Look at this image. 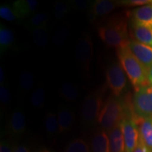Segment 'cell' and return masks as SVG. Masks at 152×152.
Returning <instances> with one entry per match:
<instances>
[{
    "instance_id": "28",
    "label": "cell",
    "mask_w": 152,
    "mask_h": 152,
    "mask_svg": "<svg viewBox=\"0 0 152 152\" xmlns=\"http://www.w3.org/2000/svg\"><path fill=\"white\" fill-rule=\"evenodd\" d=\"M65 152H90V150L86 142L79 138L70 142Z\"/></svg>"
},
{
    "instance_id": "30",
    "label": "cell",
    "mask_w": 152,
    "mask_h": 152,
    "mask_svg": "<svg viewBox=\"0 0 152 152\" xmlns=\"http://www.w3.org/2000/svg\"><path fill=\"white\" fill-rule=\"evenodd\" d=\"M72 10L84 11L90 9L92 1L87 0H73L70 1Z\"/></svg>"
},
{
    "instance_id": "35",
    "label": "cell",
    "mask_w": 152,
    "mask_h": 152,
    "mask_svg": "<svg viewBox=\"0 0 152 152\" xmlns=\"http://www.w3.org/2000/svg\"><path fill=\"white\" fill-rule=\"evenodd\" d=\"M5 83V73L4 71L2 66L0 67V85H4Z\"/></svg>"
},
{
    "instance_id": "15",
    "label": "cell",
    "mask_w": 152,
    "mask_h": 152,
    "mask_svg": "<svg viewBox=\"0 0 152 152\" xmlns=\"http://www.w3.org/2000/svg\"><path fill=\"white\" fill-rule=\"evenodd\" d=\"M12 6L18 19L21 20L35 15L38 3L35 0H18L14 1Z\"/></svg>"
},
{
    "instance_id": "7",
    "label": "cell",
    "mask_w": 152,
    "mask_h": 152,
    "mask_svg": "<svg viewBox=\"0 0 152 152\" xmlns=\"http://www.w3.org/2000/svg\"><path fill=\"white\" fill-rule=\"evenodd\" d=\"M93 56V43L90 34L84 32L80 36L75 48V57L81 67L90 73V64Z\"/></svg>"
},
{
    "instance_id": "1",
    "label": "cell",
    "mask_w": 152,
    "mask_h": 152,
    "mask_svg": "<svg viewBox=\"0 0 152 152\" xmlns=\"http://www.w3.org/2000/svg\"><path fill=\"white\" fill-rule=\"evenodd\" d=\"M100 39L108 47L120 49L128 45L127 20L121 15L116 14L104 20L98 28Z\"/></svg>"
},
{
    "instance_id": "18",
    "label": "cell",
    "mask_w": 152,
    "mask_h": 152,
    "mask_svg": "<svg viewBox=\"0 0 152 152\" xmlns=\"http://www.w3.org/2000/svg\"><path fill=\"white\" fill-rule=\"evenodd\" d=\"M92 152H109V138L104 130L99 131L92 137L91 141Z\"/></svg>"
},
{
    "instance_id": "5",
    "label": "cell",
    "mask_w": 152,
    "mask_h": 152,
    "mask_svg": "<svg viewBox=\"0 0 152 152\" xmlns=\"http://www.w3.org/2000/svg\"><path fill=\"white\" fill-rule=\"evenodd\" d=\"M134 115L141 118H152V85H147L135 90L132 99Z\"/></svg>"
},
{
    "instance_id": "26",
    "label": "cell",
    "mask_w": 152,
    "mask_h": 152,
    "mask_svg": "<svg viewBox=\"0 0 152 152\" xmlns=\"http://www.w3.org/2000/svg\"><path fill=\"white\" fill-rule=\"evenodd\" d=\"M49 23V17L45 13H38L30 17L29 20L25 24L27 29L32 30L35 28L45 27Z\"/></svg>"
},
{
    "instance_id": "36",
    "label": "cell",
    "mask_w": 152,
    "mask_h": 152,
    "mask_svg": "<svg viewBox=\"0 0 152 152\" xmlns=\"http://www.w3.org/2000/svg\"><path fill=\"white\" fill-rule=\"evenodd\" d=\"M14 152H30V150L25 146H18L15 148Z\"/></svg>"
},
{
    "instance_id": "19",
    "label": "cell",
    "mask_w": 152,
    "mask_h": 152,
    "mask_svg": "<svg viewBox=\"0 0 152 152\" xmlns=\"http://www.w3.org/2000/svg\"><path fill=\"white\" fill-rule=\"evenodd\" d=\"M59 95L63 99L68 102H73L80 97L78 87L69 81L64 82L59 87Z\"/></svg>"
},
{
    "instance_id": "29",
    "label": "cell",
    "mask_w": 152,
    "mask_h": 152,
    "mask_svg": "<svg viewBox=\"0 0 152 152\" xmlns=\"http://www.w3.org/2000/svg\"><path fill=\"white\" fill-rule=\"evenodd\" d=\"M0 16L4 20L9 22H14L19 20L13 6L9 4H1L0 6Z\"/></svg>"
},
{
    "instance_id": "22",
    "label": "cell",
    "mask_w": 152,
    "mask_h": 152,
    "mask_svg": "<svg viewBox=\"0 0 152 152\" xmlns=\"http://www.w3.org/2000/svg\"><path fill=\"white\" fill-rule=\"evenodd\" d=\"M19 85L22 92H29L33 89L35 85V76L33 72L26 70L20 73L19 77Z\"/></svg>"
},
{
    "instance_id": "2",
    "label": "cell",
    "mask_w": 152,
    "mask_h": 152,
    "mask_svg": "<svg viewBox=\"0 0 152 152\" xmlns=\"http://www.w3.org/2000/svg\"><path fill=\"white\" fill-rule=\"evenodd\" d=\"M131 113H134V111L130 110L127 103L121 98L112 96L104 102L97 123L102 130L109 133L117 125L121 123L123 118Z\"/></svg>"
},
{
    "instance_id": "20",
    "label": "cell",
    "mask_w": 152,
    "mask_h": 152,
    "mask_svg": "<svg viewBox=\"0 0 152 152\" xmlns=\"http://www.w3.org/2000/svg\"><path fill=\"white\" fill-rule=\"evenodd\" d=\"M15 36L10 28L2 23L0 24V52L1 54L12 47L14 44Z\"/></svg>"
},
{
    "instance_id": "21",
    "label": "cell",
    "mask_w": 152,
    "mask_h": 152,
    "mask_svg": "<svg viewBox=\"0 0 152 152\" xmlns=\"http://www.w3.org/2000/svg\"><path fill=\"white\" fill-rule=\"evenodd\" d=\"M32 37L37 47L45 48L49 42V33L48 27L38 28L30 30Z\"/></svg>"
},
{
    "instance_id": "24",
    "label": "cell",
    "mask_w": 152,
    "mask_h": 152,
    "mask_svg": "<svg viewBox=\"0 0 152 152\" xmlns=\"http://www.w3.org/2000/svg\"><path fill=\"white\" fill-rule=\"evenodd\" d=\"M70 34L69 26L66 25L58 26L53 33L52 41L55 46L61 47L67 41Z\"/></svg>"
},
{
    "instance_id": "11",
    "label": "cell",
    "mask_w": 152,
    "mask_h": 152,
    "mask_svg": "<svg viewBox=\"0 0 152 152\" xmlns=\"http://www.w3.org/2000/svg\"><path fill=\"white\" fill-rule=\"evenodd\" d=\"M9 132L12 136L19 137L25 133L26 121L23 112L20 109L14 110L11 114L8 122Z\"/></svg>"
},
{
    "instance_id": "27",
    "label": "cell",
    "mask_w": 152,
    "mask_h": 152,
    "mask_svg": "<svg viewBox=\"0 0 152 152\" xmlns=\"http://www.w3.org/2000/svg\"><path fill=\"white\" fill-rule=\"evenodd\" d=\"M45 90L42 85H38L34 89L31 95V104L34 107L41 109L45 105Z\"/></svg>"
},
{
    "instance_id": "33",
    "label": "cell",
    "mask_w": 152,
    "mask_h": 152,
    "mask_svg": "<svg viewBox=\"0 0 152 152\" xmlns=\"http://www.w3.org/2000/svg\"><path fill=\"white\" fill-rule=\"evenodd\" d=\"M14 149H13L11 144L7 141H3L0 144V152H14Z\"/></svg>"
},
{
    "instance_id": "9",
    "label": "cell",
    "mask_w": 152,
    "mask_h": 152,
    "mask_svg": "<svg viewBox=\"0 0 152 152\" xmlns=\"http://www.w3.org/2000/svg\"><path fill=\"white\" fill-rule=\"evenodd\" d=\"M119 6H121L119 1L96 0L92 1V5L89 9V18L93 21L99 18H104L109 16Z\"/></svg>"
},
{
    "instance_id": "13",
    "label": "cell",
    "mask_w": 152,
    "mask_h": 152,
    "mask_svg": "<svg viewBox=\"0 0 152 152\" xmlns=\"http://www.w3.org/2000/svg\"><path fill=\"white\" fill-rule=\"evenodd\" d=\"M135 121L140 133V140L152 152V118H141L135 115Z\"/></svg>"
},
{
    "instance_id": "6",
    "label": "cell",
    "mask_w": 152,
    "mask_h": 152,
    "mask_svg": "<svg viewBox=\"0 0 152 152\" xmlns=\"http://www.w3.org/2000/svg\"><path fill=\"white\" fill-rule=\"evenodd\" d=\"M106 80V87L111 90L113 96L119 97L127 85L126 74L119 62L113 61L107 66Z\"/></svg>"
},
{
    "instance_id": "12",
    "label": "cell",
    "mask_w": 152,
    "mask_h": 152,
    "mask_svg": "<svg viewBox=\"0 0 152 152\" xmlns=\"http://www.w3.org/2000/svg\"><path fill=\"white\" fill-rule=\"evenodd\" d=\"M132 23L152 28V3L137 7L130 11Z\"/></svg>"
},
{
    "instance_id": "38",
    "label": "cell",
    "mask_w": 152,
    "mask_h": 152,
    "mask_svg": "<svg viewBox=\"0 0 152 152\" xmlns=\"http://www.w3.org/2000/svg\"><path fill=\"white\" fill-rule=\"evenodd\" d=\"M38 152H53V151H49V150L47 149H41L40 151H39Z\"/></svg>"
},
{
    "instance_id": "16",
    "label": "cell",
    "mask_w": 152,
    "mask_h": 152,
    "mask_svg": "<svg viewBox=\"0 0 152 152\" xmlns=\"http://www.w3.org/2000/svg\"><path fill=\"white\" fill-rule=\"evenodd\" d=\"M132 34L135 41L152 47V28L132 23Z\"/></svg>"
},
{
    "instance_id": "32",
    "label": "cell",
    "mask_w": 152,
    "mask_h": 152,
    "mask_svg": "<svg viewBox=\"0 0 152 152\" xmlns=\"http://www.w3.org/2000/svg\"><path fill=\"white\" fill-rule=\"evenodd\" d=\"M120 5L128 6V7H142L152 3L151 0H124L119 1Z\"/></svg>"
},
{
    "instance_id": "14",
    "label": "cell",
    "mask_w": 152,
    "mask_h": 152,
    "mask_svg": "<svg viewBox=\"0 0 152 152\" xmlns=\"http://www.w3.org/2000/svg\"><path fill=\"white\" fill-rule=\"evenodd\" d=\"M57 118L60 133H66L71 130L75 121V115L73 109L70 106L66 105L60 106L58 107Z\"/></svg>"
},
{
    "instance_id": "10",
    "label": "cell",
    "mask_w": 152,
    "mask_h": 152,
    "mask_svg": "<svg viewBox=\"0 0 152 152\" xmlns=\"http://www.w3.org/2000/svg\"><path fill=\"white\" fill-rule=\"evenodd\" d=\"M128 46L134 56L147 69L152 66V47L135 40H130Z\"/></svg>"
},
{
    "instance_id": "34",
    "label": "cell",
    "mask_w": 152,
    "mask_h": 152,
    "mask_svg": "<svg viewBox=\"0 0 152 152\" xmlns=\"http://www.w3.org/2000/svg\"><path fill=\"white\" fill-rule=\"evenodd\" d=\"M133 152H150V151L148 150L147 148L146 147V146L140 140L137 147H136V149H134V151Z\"/></svg>"
},
{
    "instance_id": "31",
    "label": "cell",
    "mask_w": 152,
    "mask_h": 152,
    "mask_svg": "<svg viewBox=\"0 0 152 152\" xmlns=\"http://www.w3.org/2000/svg\"><path fill=\"white\" fill-rule=\"evenodd\" d=\"M11 99V92L6 85L0 86V102L3 106H7L10 103Z\"/></svg>"
},
{
    "instance_id": "8",
    "label": "cell",
    "mask_w": 152,
    "mask_h": 152,
    "mask_svg": "<svg viewBox=\"0 0 152 152\" xmlns=\"http://www.w3.org/2000/svg\"><path fill=\"white\" fill-rule=\"evenodd\" d=\"M120 124L124 140L125 152H133L140 142V133L134 113L127 115Z\"/></svg>"
},
{
    "instance_id": "4",
    "label": "cell",
    "mask_w": 152,
    "mask_h": 152,
    "mask_svg": "<svg viewBox=\"0 0 152 152\" xmlns=\"http://www.w3.org/2000/svg\"><path fill=\"white\" fill-rule=\"evenodd\" d=\"M106 86L99 87L87 95L83 101L80 111V121L85 126L94 125L98 121V118L104 105V95Z\"/></svg>"
},
{
    "instance_id": "3",
    "label": "cell",
    "mask_w": 152,
    "mask_h": 152,
    "mask_svg": "<svg viewBox=\"0 0 152 152\" xmlns=\"http://www.w3.org/2000/svg\"><path fill=\"white\" fill-rule=\"evenodd\" d=\"M117 55L121 67L134 90L149 84L147 79V69L134 56L128 45L118 49Z\"/></svg>"
},
{
    "instance_id": "37",
    "label": "cell",
    "mask_w": 152,
    "mask_h": 152,
    "mask_svg": "<svg viewBox=\"0 0 152 152\" xmlns=\"http://www.w3.org/2000/svg\"><path fill=\"white\" fill-rule=\"evenodd\" d=\"M147 79L149 84L152 85V66L147 69Z\"/></svg>"
},
{
    "instance_id": "23",
    "label": "cell",
    "mask_w": 152,
    "mask_h": 152,
    "mask_svg": "<svg viewBox=\"0 0 152 152\" xmlns=\"http://www.w3.org/2000/svg\"><path fill=\"white\" fill-rule=\"evenodd\" d=\"M45 127L47 133L51 137H54L59 132V125L56 113L53 112L47 113L45 120Z\"/></svg>"
},
{
    "instance_id": "17",
    "label": "cell",
    "mask_w": 152,
    "mask_h": 152,
    "mask_svg": "<svg viewBox=\"0 0 152 152\" xmlns=\"http://www.w3.org/2000/svg\"><path fill=\"white\" fill-rule=\"evenodd\" d=\"M109 152H125V144L121 124L109 133Z\"/></svg>"
},
{
    "instance_id": "25",
    "label": "cell",
    "mask_w": 152,
    "mask_h": 152,
    "mask_svg": "<svg viewBox=\"0 0 152 152\" xmlns=\"http://www.w3.org/2000/svg\"><path fill=\"white\" fill-rule=\"evenodd\" d=\"M71 6L70 1H57L54 6V18L57 22L64 20L71 11Z\"/></svg>"
}]
</instances>
